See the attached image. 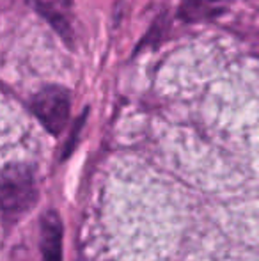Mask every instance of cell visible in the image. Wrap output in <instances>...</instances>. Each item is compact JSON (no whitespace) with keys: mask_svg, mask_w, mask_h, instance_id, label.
<instances>
[{"mask_svg":"<svg viewBox=\"0 0 259 261\" xmlns=\"http://www.w3.org/2000/svg\"><path fill=\"white\" fill-rule=\"evenodd\" d=\"M38 197L34 172L28 165H11L0 172V208L11 215L27 212Z\"/></svg>","mask_w":259,"mask_h":261,"instance_id":"obj_1","label":"cell"},{"mask_svg":"<svg viewBox=\"0 0 259 261\" xmlns=\"http://www.w3.org/2000/svg\"><path fill=\"white\" fill-rule=\"evenodd\" d=\"M69 109H71V98L63 87H45L32 98L34 116L53 135H59L64 130L69 119Z\"/></svg>","mask_w":259,"mask_h":261,"instance_id":"obj_2","label":"cell"},{"mask_svg":"<svg viewBox=\"0 0 259 261\" xmlns=\"http://www.w3.org/2000/svg\"><path fill=\"white\" fill-rule=\"evenodd\" d=\"M31 4L63 38L71 39V0H31Z\"/></svg>","mask_w":259,"mask_h":261,"instance_id":"obj_4","label":"cell"},{"mask_svg":"<svg viewBox=\"0 0 259 261\" xmlns=\"http://www.w3.org/2000/svg\"><path fill=\"white\" fill-rule=\"evenodd\" d=\"M41 261H63V224L55 212H48L41 220Z\"/></svg>","mask_w":259,"mask_h":261,"instance_id":"obj_3","label":"cell"},{"mask_svg":"<svg viewBox=\"0 0 259 261\" xmlns=\"http://www.w3.org/2000/svg\"><path fill=\"white\" fill-rule=\"evenodd\" d=\"M231 0H183L180 18L185 21H208L224 14Z\"/></svg>","mask_w":259,"mask_h":261,"instance_id":"obj_5","label":"cell"}]
</instances>
